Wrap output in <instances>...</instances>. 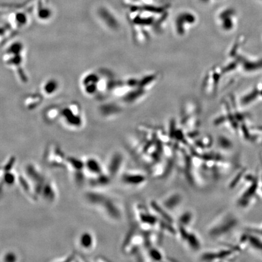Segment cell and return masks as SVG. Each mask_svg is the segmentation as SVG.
I'll return each instance as SVG.
<instances>
[{
	"mask_svg": "<svg viewBox=\"0 0 262 262\" xmlns=\"http://www.w3.org/2000/svg\"><path fill=\"white\" fill-rule=\"evenodd\" d=\"M149 255L152 259L157 261L161 260L163 258L162 254L157 250H150Z\"/></svg>",
	"mask_w": 262,
	"mask_h": 262,
	"instance_id": "8",
	"label": "cell"
},
{
	"mask_svg": "<svg viewBox=\"0 0 262 262\" xmlns=\"http://www.w3.org/2000/svg\"><path fill=\"white\" fill-rule=\"evenodd\" d=\"M209 231L213 237L221 236V235L228 234L227 232L233 229L237 225V220L234 216L227 215L224 219L218 223Z\"/></svg>",
	"mask_w": 262,
	"mask_h": 262,
	"instance_id": "2",
	"label": "cell"
},
{
	"mask_svg": "<svg viewBox=\"0 0 262 262\" xmlns=\"http://www.w3.org/2000/svg\"><path fill=\"white\" fill-rule=\"evenodd\" d=\"M248 231L254 232V233L261 235L262 236V225L258 228H250Z\"/></svg>",
	"mask_w": 262,
	"mask_h": 262,
	"instance_id": "9",
	"label": "cell"
},
{
	"mask_svg": "<svg viewBox=\"0 0 262 262\" xmlns=\"http://www.w3.org/2000/svg\"><path fill=\"white\" fill-rule=\"evenodd\" d=\"M198 23V19L194 13L183 12L179 13L173 22V31L179 37H184L188 35Z\"/></svg>",
	"mask_w": 262,
	"mask_h": 262,
	"instance_id": "1",
	"label": "cell"
},
{
	"mask_svg": "<svg viewBox=\"0 0 262 262\" xmlns=\"http://www.w3.org/2000/svg\"><path fill=\"white\" fill-rule=\"evenodd\" d=\"M93 242V238L90 234L82 235L81 244L84 247H90Z\"/></svg>",
	"mask_w": 262,
	"mask_h": 262,
	"instance_id": "6",
	"label": "cell"
},
{
	"mask_svg": "<svg viewBox=\"0 0 262 262\" xmlns=\"http://www.w3.org/2000/svg\"><path fill=\"white\" fill-rule=\"evenodd\" d=\"M186 239L189 241L190 246L194 250H198L200 248V241H199L198 237L195 235H190Z\"/></svg>",
	"mask_w": 262,
	"mask_h": 262,
	"instance_id": "5",
	"label": "cell"
},
{
	"mask_svg": "<svg viewBox=\"0 0 262 262\" xmlns=\"http://www.w3.org/2000/svg\"><path fill=\"white\" fill-rule=\"evenodd\" d=\"M123 181L127 185L137 186L146 181V178L139 173H126L123 176Z\"/></svg>",
	"mask_w": 262,
	"mask_h": 262,
	"instance_id": "3",
	"label": "cell"
},
{
	"mask_svg": "<svg viewBox=\"0 0 262 262\" xmlns=\"http://www.w3.org/2000/svg\"><path fill=\"white\" fill-rule=\"evenodd\" d=\"M192 219V213L190 212H186L184 213V214L182 215L180 218V223L185 225H188L190 222H191Z\"/></svg>",
	"mask_w": 262,
	"mask_h": 262,
	"instance_id": "7",
	"label": "cell"
},
{
	"mask_svg": "<svg viewBox=\"0 0 262 262\" xmlns=\"http://www.w3.org/2000/svg\"><path fill=\"white\" fill-rule=\"evenodd\" d=\"M182 200V196L179 194H175L169 196L168 198L166 199V201H164V206H165L166 209L172 210L173 208H176L177 206H178L180 204Z\"/></svg>",
	"mask_w": 262,
	"mask_h": 262,
	"instance_id": "4",
	"label": "cell"
}]
</instances>
